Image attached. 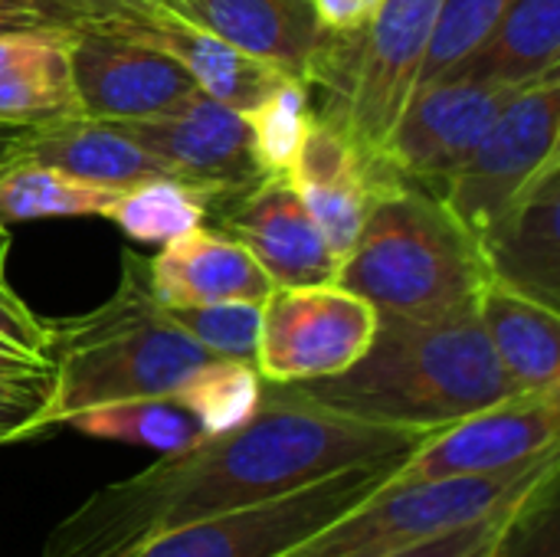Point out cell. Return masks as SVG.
Masks as SVG:
<instances>
[{"label": "cell", "mask_w": 560, "mask_h": 557, "mask_svg": "<svg viewBox=\"0 0 560 557\" xmlns=\"http://www.w3.org/2000/svg\"><path fill=\"white\" fill-rule=\"evenodd\" d=\"M180 16L200 23L246 56L276 72L312 82L331 33L308 0H164Z\"/></svg>", "instance_id": "18"}, {"label": "cell", "mask_w": 560, "mask_h": 557, "mask_svg": "<svg viewBox=\"0 0 560 557\" xmlns=\"http://www.w3.org/2000/svg\"><path fill=\"white\" fill-rule=\"evenodd\" d=\"M82 23L128 36L135 43H144V46L171 56L194 79V85L200 92L230 105L233 112H249L282 79V72H276L272 66L246 56L233 43H226L217 33L203 30L200 23L180 16L167 3L158 10H108V13L85 16Z\"/></svg>", "instance_id": "15"}, {"label": "cell", "mask_w": 560, "mask_h": 557, "mask_svg": "<svg viewBox=\"0 0 560 557\" xmlns=\"http://www.w3.org/2000/svg\"><path fill=\"white\" fill-rule=\"evenodd\" d=\"M7 253H10V230H7V227H0V279H3Z\"/></svg>", "instance_id": "37"}, {"label": "cell", "mask_w": 560, "mask_h": 557, "mask_svg": "<svg viewBox=\"0 0 560 557\" xmlns=\"http://www.w3.org/2000/svg\"><path fill=\"white\" fill-rule=\"evenodd\" d=\"M10 161H39L72 177H85L108 187H128L167 174V167L141 144H135L125 131H118L112 121H98L89 115L20 128Z\"/></svg>", "instance_id": "21"}, {"label": "cell", "mask_w": 560, "mask_h": 557, "mask_svg": "<svg viewBox=\"0 0 560 557\" xmlns=\"http://www.w3.org/2000/svg\"><path fill=\"white\" fill-rule=\"evenodd\" d=\"M489 279L560 312V154L479 236Z\"/></svg>", "instance_id": "17"}, {"label": "cell", "mask_w": 560, "mask_h": 557, "mask_svg": "<svg viewBox=\"0 0 560 557\" xmlns=\"http://www.w3.org/2000/svg\"><path fill=\"white\" fill-rule=\"evenodd\" d=\"M207 217L240 240L276 286H318L338 276V256L285 174H266L243 190L213 197Z\"/></svg>", "instance_id": "13"}, {"label": "cell", "mask_w": 560, "mask_h": 557, "mask_svg": "<svg viewBox=\"0 0 560 557\" xmlns=\"http://www.w3.org/2000/svg\"><path fill=\"white\" fill-rule=\"evenodd\" d=\"M308 3L328 33H354L374 16L381 0H308Z\"/></svg>", "instance_id": "34"}, {"label": "cell", "mask_w": 560, "mask_h": 557, "mask_svg": "<svg viewBox=\"0 0 560 557\" xmlns=\"http://www.w3.org/2000/svg\"><path fill=\"white\" fill-rule=\"evenodd\" d=\"M560 141V69L518 89L479 144L436 194L476 236L502 217L512 197L551 161Z\"/></svg>", "instance_id": "8"}, {"label": "cell", "mask_w": 560, "mask_h": 557, "mask_svg": "<svg viewBox=\"0 0 560 557\" xmlns=\"http://www.w3.org/2000/svg\"><path fill=\"white\" fill-rule=\"evenodd\" d=\"M66 427L92 440L135 443V446H148L158 453H177L207 440L200 423L174 397H138V401L105 404V407L72 417Z\"/></svg>", "instance_id": "25"}, {"label": "cell", "mask_w": 560, "mask_h": 557, "mask_svg": "<svg viewBox=\"0 0 560 557\" xmlns=\"http://www.w3.org/2000/svg\"><path fill=\"white\" fill-rule=\"evenodd\" d=\"M443 0H381L354 33H331L308 89L315 115L377 154L390 125L417 89V76Z\"/></svg>", "instance_id": "5"}, {"label": "cell", "mask_w": 560, "mask_h": 557, "mask_svg": "<svg viewBox=\"0 0 560 557\" xmlns=\"http://www.w3.org/2000/svg\"><path fill=\"white\" fill-rule=\"evenodd\" d=\"M377 312L338 282L276 286L262 302L256 371L266 384L325 381L364 358Z\"/></svg>", "instance_id": "9"}, {"label": "cell", "mask_w": 560, "mask_h": 557, "mask_svg": "<svg viewBox=\"0 0 560 557\" xmlns=\"http://www.w3.org/2000/svg\"><path fill=\"white\" fill-rule=\"evenodd\" d=\"M243 118L249 125L253 151H256L262 174H289V167L295 164L302 151L308 125L315 118L308 85L282 76L259 105L243 112Z\"/></svg>", "instance_id": "28"}, {"label": "cell", "mask_w": 560, "mask_h": 557, "mask_svg": "<svg viewBox=\"0 0 560 557\" xmlns=\"http://www.w3.org/2000/svg\"><path fill=\"white\" fill-rule=\"evenodd\" d=\"M207 210H210L207 190L180 177L161 174V177H148V181L121 187L108 220H115L121 233H128L131 240L167 243L200 227L207 220Z\"/></svg>", "instance_id": "26"}, {"label": "cell", "mask_w": 560, "mask_h": 557, "mask_svg": "<svg viewBox=\"0 0 560 557\" xmlns=\"http://www.w3.org/2000/svg\"><path fill=\"white\" fill-rule=\"evenodd\" d=\"M167 312L213 358H236V361H253L256 364L262 305H253V302H217V305L167 309Z\"/></svg>", "instance_id": "30"}, {"label": "cell", "mask_w": 560, "mask_h": 557, "mask_svg": "<svg viewBox=\"0 0 560 557\" xmlns=\"http://www.w3.org/2000/svg\"><path fill=\"white\" fill-rule=\"evenodd\" d=\"M69 59L82 112L98 121L151 118L197 89L171 56L85 23L72 30Z\"/></svg>", "instance_id": "14"}, {"label": "cell", "mask_w": 560, "mask_h": 557, "mask_svg": "<svg viewBox=\"0 0 560 557\" xmlns=\"http://www.w3.org/2000/svg\"><path fill=\"white\" fill-rule=\"evenodd\" d=\"M397 463H374V466H354L341 469L335 476H325L305 489L285 492L272 502L210 519L200 525H187L167 535L151 538L128 557H276L285 548L305 542L322 525L341 519L364 499H371L377 489H384Z\"/></svg>", "instance_id": "7"}, {"label": "cell", "mask_w": 560, "mask_h": 557, "mask_svg": "<svg viewBox=\"0 0 560 557\" xmlns=\"http://www.w3.org/2000/svg\"><path fill=\"white\" fill-rule=\"evenodd\" d=\"M512 3L515 0H443L417 76V89L453 72L499 26Z\"/></svg>", "instance_id": "29"}, {"label": "cell", "mask_w": 560, "mask_h": 557, "mask_svg": "<svg viewBox=\"0 0 560 557\" xmlns=\"http://www.w3.org/2000/svg\"><path fill=\"white\" fill-rule=\"evenodd\" d=\"M128 3V10H158V7H164V0H125Z\"/></svg>", "instance_id": "38"}, {"label": "cell", "mask_w": 560, "mask_h": 557, "mask_svg": "<svg viewBox=\"0 0 560 557\" xmlns=\"http://www.w3.org/2000/svg\"><path fill=\"white\" fill-rule=\"evenodd\" d=\"M548 509V506H545ZM541 509V512H545ZM541 512H535V515H528V519H522V522H512V525H505V529H499V532H492L489 538H482L479 545H472L466 555L459 557H515V545H518V535L525 532V525L532 522V519H538Z\"/></svg>", "instance_id": "35"}, {"label": "cell", "mask_w": 560, "mask_h": 557, "mask_svg": "<svg viewBox=\"0 0 560 557\" xmlns=\"http://www.w3.org/2000/svg\"><path fill=\"white\" fill-rule=\"evenodd\" d=\"M151 295L164 309H194L217 302H253L262 305L276 282L256 263V256L223 230L194 227L148 259Z\"/></svg>", "instance_id": "19"}, {"label": "cell", "mask_w": 560, "mask_h": 557, "mask_svg": "<svg viewBox=\"0 0 560 557\" xmlns=\"http://www.w3.org/2000/svg\"><path fill=\"white\" fill-rule=\"evenodd\" d=\"M285 177L302 197L338 263L358 240L371 200L384 187L397 184V177L381 164L377 154L364 151L354 138H348L322 115L312 118L302 151Z\"/></svg>", "instance_id": "16"}, {"label": "cell", "mask_w": 560, "mask_h": 557, "mask_svg": "<svg viewBox=\"0 0 560 557\" xmlns=\"http://www.w3.org/2000/svg\"><path fill=\"white\" fill-rule=\"evenodd\" d=\"M515 92V85L459 76L413 89L377 148L381 164L397 181L440 194Z\"/></svg>", "instance_id": "10"}, {"label": "cell", "mask_w": 560, "mask_h": 557, "mask_svg": "<svg viewBox=\"0 0 560 557\" xmlns=\"http://www.w3.org/2000/svg\"><path fill=\"white\" fill-rule=\"evenodd\" d=\"M118 194L121 187L72 177L39 161H10L0 167V227L66 217L108 220Z\"/></svg>", "instance_id": "24"}, {"label": "cell", "mask_w": 560, "mask_h": 557, "mask_svg": "<svg viewBox=\"0 0 560 557\" xmlns=\"http://www.w3.org/2000/svg\"><path fill=\"white\" fill-rule=\"evenodd\" d=\"M560 0H515L499 26L446 76L532 85L560 69Z\"/></svg>", "instance_id": "23"}, {"label": "cell", "mask_w": 560, "mask_h": 557, "mask_svg": "<svg viewBox=\"0 0 560 557\" xmlns=\"http://www.w3.org/2000/svg\"><path fill=\"white\" fill-rule=\"evenodd\" d=\"M560 450V387L518 391L443 430H433L390 483H440L489 476Z\"/></svg>", "instance_id": "11"}, {"label": "cell", "mask_w": 560, "mask_h": 557, "mask_svg": "<svg viewBox=\"0 0 560 557\" xmlns=\"http://www.w3.org/2000/svg\"><path fill=\"white\" fill-rule=\"evenodd\" d=\"M20 3H33V0H0V7H20Z\"/></svg>", "instance_id": "39"}, {"label": "cell", "mask_w": 560, "mask_h": 557, "mask_svg": "<svg viewBox=\"0 0 560 557\" xmlns=\"http://www.w3.org/2000/svg\"><path fill=\"white\" fill-rule=\"evenodd\" d=\"M52 378H0V446L46 437V404Z\"/></svg>", "instance_id": "32"}, {"label": "cell", "mask_w": 560, "mask_h": 557, "mask_svg": "<svg viewBox=\"0 0 560 557\" xmlns=\"http://www.w3.org/2000/svg\"><path fill=\"white\" fill-rule=\"evenodd\" d=\"M112 125L154 154L167 174L207 190L210 200L266 177L243 112H233L200 89L184 95L167 112Z\"/></svg>", "instance_id": "12"}, {"label": "cell", "mask_w": 560, "mask_h": 557, "mask_svg": "<svg viewBox=\"0 0 560 557\" xmlns=\"http://www.w3.org/2000/svg\"><path fill=\"white\" fill-rule=\"evenodd\" d=\"M52 387L46 427L138 397H174V391L213 355L197 345L151 295L148 259L121 253L115 292L85 315L52 322Z\"/></svg>", "instance_id": "3"}, {"label": "cell", "mask_w": 560, "mask_h": 557, "mask_svg": "<svg viewBox=\"0 0 560 557\" xmlns=\"http://www.w3.org/2000/svg\"><path fill=\"white\" fill-rule=\"evenodd\" d=\"M476 312L515 391L560 387V312L495 279L479 289Z\"/></svg>", "instance_id": "22"}, {"label": "cell", "mask_w": 560, "mask_h": 557, "mask_svg": "<svg viewBox=\"0 0 560 557\" xmlns=\"http://www.w3.org/2000/svg\"><path fill=\"white\" fill-rule=\"evenodd\" d=\"M427 437L338 414L292 384H266L243 427L161 453L148 469L95 489L46 535L39 557H128L158 535L272 502L341 469L407 460Z\"/></svg>", "instance_id": "1"}, {"label": "cell", "mask_w": 560, "mask_h": 557, "mask_svg": "<svg viewBox=\"0 0 560 557\" xmlns=\"http://www.w3.org/2000/svg\"><path fill=\"white\" fill-rule=\"evenodd\" d=\"M262 374L253 361L210 358L177 391L174 401L200 423L207 437L243 427L262 401Z\"/></svg>", "instance_id": "27"}, {"label": "cell", "mask_w": 560, "mask_h": 557, "mask_svg": "<svg viewBox=\"0 0 560 557\" xmlns=\"http://www.w3.org/2000/svg\"><path fill=\"white\" fill-rule=\"evenodd\" d=\"M0 378H52V332L0 279Z\"/></svg>", "instance_id": "31"}, {"label": "cell", "mask_w": 560, "mask_h": 557, "mask_svg": "<svg viewBox=\"0 0 560 557\" xmlns=\"http://www.w3.org/2000/svg\"><path fill=\"white\" fill-rule=\"evenodd\" d=\"M16 138H20V128L0 125V167H3V164H10L13 148H16Z\"/></svg>", "instance_id": "36"}, {"label": "cell", "mask_w": 560, "mask_h": 557, "mask_svg": "<svg viewBox=\"0 0 560 557\" xmlns=\"http://www.w3.org/2000/svg\"><path fill=\"white\" fill-rule=\"evenodd\" d=\"M292 387L338 414L430 433L518 394L492 355L476 305L433 318L377 315L358 364Z\"/></svg>", "instance_id": "2"}, {"label": "cell", "mask_w": 560, "mask_h": 557, "mask_svg": "<svg viewBox=\"0 0 560 557\" xmlns=\"http://www.w3.org/2000/svg\"><path fill=\"white\" fill-rule=\"evenodd\" d=\"M69 39L72 30L0 33V125L33 128L85 115L72 79Z\"/></svg>", "instance_id": "20"}, {"label": "cell", "mask_w": 560, "mask_h": 557, "mask_svg": "<svg viewBox=\"0 0 560 557\" xmlns=\"http://www.w3.org/2000/svg\"><path fill=\"white\" fill-rule=\"evenodd\" d=\"M79 16L52 0H33L20 7H0V33L13 30H75Z\"/></svg>", "instance_id": "33"}, {"label": "cell", "mask_w": 560, "mask_h": 557, "mask_svg": "<svg viewBox=\"0 0 560 557\" xmlns=\"http://www.w3.org/2000/svg\"><path fill=\"white\" fill-rule=\"evenodd\" d=\"M560 450L502 473L459 476L440 483H387L371 499L322 525L305 542L276 557H387L440 532L476 522L525 492L558 479Z\"/></svg>", "instance_id": "6"}, {"label": "cell", "mask_w": 560, "mask_h": 557, "mask_svg": "<svg viewBox=\"0 0 560 557\" xmlns=\"http://www.w3.org/2000/svg\"><path fill=\"white\" fill-rule=\"evenodd\" d=\"M489 272L476 236L427 187H384L338 263L335 282L377 315L433 318L472 309Z\"/></svg>", "instance_id": "4"}]
</instances>
